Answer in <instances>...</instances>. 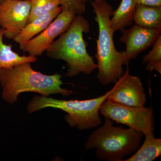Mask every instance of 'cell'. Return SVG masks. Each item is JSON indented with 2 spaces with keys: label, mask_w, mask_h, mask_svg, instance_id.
Listing matches in <instances>:
<instances>
[{
  "label": "cell",
  "mask_w": 161,
  "mask_h": 161,
  "mask_svg": "<svg viewBox=\"0 0 161 161\" xmlns=\"http://www.w3.org/2000/svg\"><path fill=\"white\" fill-rule=\"evenodd\" d=\"M90 1H95V0H90Z\"/></svg>",
  "instance_id": "cell-21"
},
{
  "label": "cell",
  "mask_w": 161,
  "mask_h": 161,
  "mask_svg": "<svg viewBox=\"0 0 161 161\" xmlns=\"http://www.w3.org/2000/svg\"><path fill=\"white\" fill-rule=\"evenodd\" d=\"M102 126L94 131L85 144L86 150H95L98 159L122 161L140 147L144 134L131 128L113 125V121L104 117Z\"/></svg>",
  "instance_id": "cell-4"
},
{
  "label": "cell",
  "mask_w": 161,
  "mask_h": 161,
  "mask_svg": "<svg viewBox=\"0 0 161 161\" xmlns=\"http://www.w3.org/2000/svg\"><path fill=\"white\" fill-rule=\"evenodd\" d=\"M137 4L151 7H161V0H136Z\"/></svg>",
  "instance_id": "cell-19"
},
{
  "label": "cell",
  "mask_w": 161,
  "mask_h": 161,
  "mask_svg": "<svg viewBox=\"0 0 161 161\" xmlns=\"http://www.w3.org/2000/svg\"><path fill=\"white\" fill-rule=\"evenodd\" d=\"M90 30L88 21L82 15H77L67 30L47 48V57L66 62L67 77H75L80 73L91 75L97 69L93 57L88 53L87 43L83 38L84 33H88Z\"/></svg>",
  "instance_id": "cell-1"
},
{
  "label": "cell",
  "mask_w": 161,
  "mask_h": 161,
  "mask_svg": "<svg viewBox=\"0 0 161 161\" xmlns=\"http://www.w3.org/2000/svg\"><path fill=\"white\" fill-rule=\"evenodd\" d=\"M62 11V7L60 6L48 13L35 18L27 23L13 40L19 43L20 49H22L29 40L46 29Z\"/></svg>",
  "instance_id": "cell-11"
},
{
  "label": "cell",
  "mask_w": 161,
  "mask_h": 161,
  "mask_svg": "<svg viewBox=\"0 0 161 161\" xmlns=\"http://www.w3.org/2000/svg\"><path fill=\"white\" fill-rule=\"evenodd\" d=\"M58 74L45 75L36 71L31 63L21 64L0 70L2 98L9 103H14L23 92H36L42 96L61 94L64 97L73 94V91L62 88L63 82Z\"/></svg>",
  "instance_id": "cell-3"
},
{
  "label": "cell",
  "mask_w": 161,
  "mask_h": 161,
  "mask_svg": "<svg viewBox=\"0 0 161 161\" xmlns=\"http://www.w3.org/2000/svg\"><path fill=\"white\" fill-rule=\"evenodd\" d=\"M28 23L42 15L46 14L60 6V0H31Z\"/></svg>",
  "instance_id": "cell-17"
},
{
  "label": "cell",
  "mask_w": 161,
  "mask_h": 161,
  "mask_svg": "<svg viewBox=\"0 0 161 161\" xmlns=\"http://www.w3.org/2000/svg\"><path fill=\"white\" fill-rule=\"evenodd\" d=\"M3 1H4V0H0V3H2Z\"/></svg>",
  "instance_id": "cell-20"
},
{
  "label": "cell",
  "mask_w": 161,
  "mask_h": 161,
  "mask_svg": "<svg viewBox=\"0 0 161 161\" xmlns=\"http://www.w3.org/2000/svg\"></svg>",
  "instance_id": "cell-22"
},
{
  "label": "cell",
  "mask_w": 161,
  "mask_h": 161,
  "mask_svg": "<svg viewBox=\"0 0 161 161\" xmlns=\"http://www.w3.org/2000/svg\"><path fill=\"white\" fill-rule=\"evenodd\" d=\"M87 0H60L62 10L71 12L75 15H82L86 10Z\"/></svg>",
  "instance_id": "cell-18"
},
{
  "label": "cell",
  "mask_w": 161,
  "mask_h": 161,
  "mask_svg": "<svg viewBox=\"0 0 161 161\" xmlns=\"http://www.w3.org/2000/svg\"><path fill=\"white\" fill-rule=\"evenodd\" d=\"M111 92L110 90L97 98L83 100H60L48 96H36L28 103L27 110L29 113L47 108L62 110L67 113L64 119L69 126L80 131L90 130L102 123L99 109Z\"/></svg>",
  "instance_id": "cell-5"
},
{
  "label": "cell",
  "mask_w": 161,
  "mask_h": 161,
  "mask_svg": "<svg viewBox=\"0 0 161 161\" xmlns=\"http://www.w3.org/2000/svg\"><path fill=\"white\" fill-rule=\"evenodd\" d=\"M145 136L143 143L134 154L124 161H152L161 155V139L153 133Z\"/></svg>",
  "instance_id": "cell-15"
},
{
  "label": "cell",
  "mask_w": 161,
  "mask_h": 161,
  "mask_svg": "<svg viewBox=\"0 0 161 161\" xmlns=\"http://www.w3.org/2000/svg\"><path fill=\"white\" fill-rule=\"evenodd\" d=\"M31 0H4L0 3V27L4 36L14 40L28 23Z\"/></svg>",
  "instance_id": "cell-7"
},
{
  "label": "cell",
  "mask_w": 161,
  "mask_h": 161,
  "mask_svg": "<svg viewBox=\"0 0 161 161\" xmlns=\"http://www.w3.org/2000/svg\"><path fill=\"white\" fill-rule=\"evenodd\" d=\"M111 90L108 99L117 103L135 107L146 104L145 90L140 78L130 75L129 67Z\"/></svg>",
  "instance_id": "cell-8"
},
{
  "label": "cell",
  "mask_w": 161,
  "mask_h": 161,
  "mask_svg": "<svg viewBox=\"0 0 161 161\" xmlns=\"http://www.w3.org/2000/svg\"><path fill=\"white\" fill-rule=\"evenodd\" d=\"M99 112L104 117L144 135L153 133V113L151 108L129 106L107 99L101 105Z\"/></svg>",
  "instance_id": "cell-6"
},
{
  "label": "cell",
  "mask_w": 161,
  "mask_h": 161,
  "mask_svg": "<svg viewBox=\"0 0 161 161\" xmlns=\"http://www.w3.org/2000/svg\"><path fill=\"white\" fill-rule=\"evenodd\" d=\"M76 15L71 12L62 10L46 29L29 40L21 50L30 56H41L55 38L67 30Z\"/></svg>",
  "instance_id": "cell-9"
},
{
  "label": "cell",
  "mask_w": 161,
  "mask_h": 161,
  "mask_svg": "<svg viewBox=\"0 0 161 161\" xmlns=\"http://www.w3.org/2000/svg\"><path fill=\"white\" fill-rule=\"evenodd\" d=\"M133 21L138 26L161 30V7H151L137 4Z\"/></svg>",
  "instance_id": "cell-14"
},
{
  "label": "cell",
  "mask_w": 161,
  "mask_h": 161,
  "mask_svg": "<svg viewBox=\"0 0 161 161\" xmlns=\"http://www.w3.org/2000/svg\"><path fill=\"white\" fill-rule=\"evenodd\" d=\"M5 30L0 27V70L9 68L15 65L25 63H34L36 61L37 57L30 56H20L13 50L11 44H6L3 42Z\"/></svg>",
  "instance_id": "cell-13"
},
{
  "label": "cell",
  "mask_w": 161,
  "mask_h": 161,
  "mask_svg": "<svg viewBox=\"0 0 161 161\" xmlns=\"http://www.w3.org/2000/svg\"><path fill=\"white\" fill-rule=\"evenodd\" d=\"M152 48L143 58V64H146L148 71H156L161 74V35H159L152 45Z\"/></svg>",
  "instance_id": "cell-16"
},
{
  "label": "cell",
  "mask_w": 161,
  "mask_h": 161,
  "mask_svg": "<svg viewBox=\"0 0 161 161\" xmlns=\"http://www.w3.org/2000/svg\"><path fill=\"white\" fill-rule=\"evenodd\" d=\"M122 35L119 39L126 45L124 51L125 64L128 65L130 61L134 60L142 52L146 50L153 43L161 30L145 28L135 24L129 29L122 31Z\"/></svg>",
  "instance_id": "cell-10"
},
{
  "label": "cell",
  "mask_w": 161,
  "mask_h": 161,
  "mask_svg": "<svg viewBox=\"0 0 161 161\" xmlns=\"http://www.w3.org/2000/svg\"><path fill=\"white\" fill-rule=\"evenodd\" d=\"M91 2L98 27L95 55L97 61V78L102 85L115 84L125 73L123 66L125 64V60L124 51H118L114 43V33L110 24L113 8L105 0Z\"/></svg>",
  "instance_id": "cell-2"
},
{
  "label": "cell",
  "mask_w": 161,
  "mask_h": 161,
  "mask_svg": "<svg viewBox=\"0 0 161 161\" xmlns=\"http://www.w3.org/2000/svg\"><path fill=\"white\" fill-rule=\"evenodd\" d=\"M137 4L136 0H122L118 8L113 11L110 19L113 32L121 31L127 26L132 25Z\"/></svg>",
  "instance_id": "cell-12"
}]
</instances>
